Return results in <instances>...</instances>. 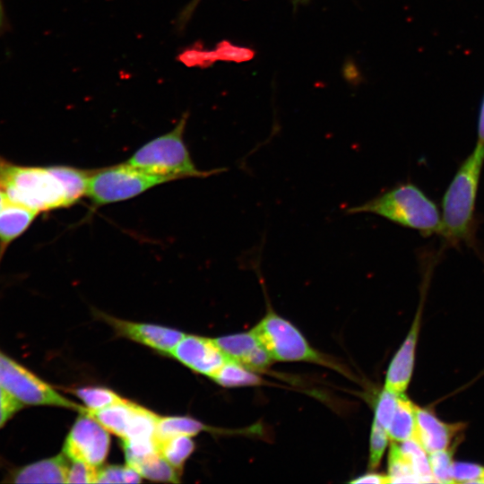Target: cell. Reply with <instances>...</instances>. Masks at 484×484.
<instances>
[{"label": "cell", "mask_w": 484, "mask_h": 484, "mask_svg": "<svg viewBox=\"0 0 484 484\" xmlns=\"http://www.w3.org/2000/svg\"><path fill=\"white\" fill-rule=\"evenodd\" d=\"M484 164V143H477L461 164L442 201L440 236L446 244H475V206Z\"/></svg>", "instance_id": "6da1fadb"}, {"label": "cell", "mask_w": 484, "mask_h": 484, "mask_svg": "<svg viewBox=\"0 0 484 484\" xmlns=\"http://www.w3.org/2000/svg\"><path fill=\"white\" fill-rule=\"evenodd\" d=\"M346 213H373L424 237L440 234L442 220L437 205L419 186L400 183L367 202L347 209Z\"/></svg>", "instance_id": "7a4b0ae2"}, {"label": "cell", "mask_w": 484, "mask_h": 484, "mask_svg": "<svg viewBox=\"0 0 484 484\" xmlns=\"http://www.w3.org/2000/svg\"><path fill=\"white\" fill-rule=\"evenodd\" d=\"M0 187L9 201L38 213L70 205L52 166H22L0 156Z\"/></svg>", "instance_id": "3957f363"}, {"label": "cell", "mask_w": 484, "mask_h": 484, "mask_svg": "<svg viewBox=\"0 0 484 484\" xmlns=\"http://www.w3.org/2000/svg\"><path fill=\"white\" fill-rule=\"evenodd\" d=\"M188 113L183 114L172 130L139 148L126 163L150 173L171 177H207L224 169L201 171L194 166L184 142Z\"/></svg>", "instance_id": "277c9868"}, {"label": "cell", "mask_w": 484, "mask_h": 484, "mask_svg": "<svg viewBox=\"0 0 484 484\" xmlns=\"http://www.w3.org/2000/svg\"><path fill=\"white\" fill-rule=\"evenodd\" d=\"M171 180V177L123 163L91 171L86 195L95 205H103L130 199Z\"/></svg>", "instance_id": "5b68a950"}, {"label": "cell", "mask_w": 484, "mask_h": 484, "mask_svg": "<svg viewBox=\"0 0 484 484\" xmlns=\"http://www.w3.org/2000/svg\"><path fill=\"white\" fill-rule=\"evenodd\" d=\"M0 385L24 406H54L88 412L1 350Z\"/></svg>", "instance_id": "8992f818"}, {"label": "cell", "mask_w": 484, "mask_h": 484, "mask_svg": "<svg viewBox=\"0 0 484 484\" xmlns=\"http://www.w3.org/2000/svg\"><path fill=\"white\" fill-rule=\"evenodd\" d=\"M272 360L324 363L323 357L308 344L289 321L270 310L252 329Z\"/></svg>", "instance_id": "52a82bcc"}, {"label": "cell", "mask_w": 484, "mask_h": 484, "mask_svg": "<svg viewBox=\"0 0 484 484\" xmlns=\"http://www.w3.org/2000/svg\"><path fill=\"white\" fill-rule=\"evenodd\" d=\"M109 446L108 431L91 415L82 413L65 440L63 454L97 468L106 460Z\"/></svg>", "instance_id": "ba28073f"}, {"label": "cell", "mask_w": 484, "mask_h": 484, "mask_svg": "<svg viewBox=\"0 0 484 484\" xmlns=\"http://www.w3.org/2000/svg\"><path fill=\"white\" fill-rule=\"evenodd\" d=\"M170 356L192 370L210 377L229 359L213 339L194 334H185Z\"/></svg>", "instance_id": "9c48e42d"}, {"label": "cell", "mask_w": 484, "mask_h": 484, "mask_svg": "<svg viewBox=\"0 0 484 484\" xmlns=\"http://www.w3.org/2000/svg\"><path fill=\"white\" fill-rule=\"evenodd\" d=\"M118 335L146 345L160 353L170 355L185 335L177 330L157 324L135 323L102 315Z\"/></svg>", "instance_id": "30bf717a"}, {"label": "cell", "mask_w": 484, "mask_h": 484, "mask_svg": "<svg viewBox=\"0 0 484 484\" xmlns=\"http://www.w3.org/2000/svg\"><path fill=\"white\" fill-rule=\"evenodd\" d=\"M463 428V423H445L428 409L415 405L413 438L427 453L452 448L450 446Z\"/></svg>", "instance_id": "8fae6325"}, {"label": "cell", "mask_w": 484, "mask_h": 484, "mask_svg": "<svg viewBox=\"0 0 484 484\" xmlns=\"http://www.w3.org/2000/svg\"><path fill=\"white\" fill-rule=\"evenodd\" d=\"M231 360L253 370L266 368L272 361L254 332L237 333L213 339Z\"/></svg>", "instance_id": "7c38bea8"}, {"label": "cell", "mask_w": 484, "mask_h": 484, "mask_svg": "<svg viewBox=\"0 0 484 484\" xmlns=\"http://www.w3.org/2000/svg\"><path fill=\"white\" fill-rule=\"evenodd\" d=\"M420 315L419 310L416 314L404 341L391 360L386 372L385 389L396 394L404 393L411 378L420 326Z\"/></svg>", "instance_id": "4fadbf2b"}, {"label": "cell", "mask_w": 484, "mask_h": 484, "mask_svg": "<svg viewBox=\"0 0 484 484\" xmlns=\"http://www.w3.org/2000/svg\"><path fill=\"white\" fill-rule=\"evenodd\" d=\"M69 459L62 453L21 466L11 471L13 483H66Z\"/></svg>", "instance_id": "5bb4252c"}, {"label": "cell", "mask_w": 484, "mask_h": 484, "mask_svg": "<svg viewBox=\"0 0 484 484\" xmlns=\"http://www.w3.org/2000/svg\"><path fill=\"white\" fill-rule=\"evenodd\" d=\"M39 213L8 200L0 210V246L6 247L22 235Z\"/></svg>", "instance_id": "9a60e30c"}, {"label": "cell", "mask_w": 484, "mask_h": 484, "mask_svg": "<svg viewBox=\"0 0 484 484\" xmlns=\"http://www.w3.org/2000/svg\"><path fill=\"white\" fill-rule=\"evenodd\" d=\"M136 405L125 399L122 402L88 414L91 415L108 432L123 439L133 419Z\"/></svg>", "instance_id": "2e32d148"}, {"label": "cell", "mask_w": 484, "mask_h": 484, "mask_svg": "<svg viewBox=\"0 0 484 484\" xmlns=\"http://www.w3.org/2000/svg\"><path fill=\"white\" fill-rule=\"evenodd\" d=\"M142 477L156 481L178 482L180 471L158 451L143 457L126 461Z\"/></svg>", "instance_id": "e0dca14e"}, {"label": "cell", "mask_w": 484, "mask_h": 484, "mask_svg": "<svg viewBox=\"0 0 484 484\" xmlns=\"http://www.w3.org/2000/svg\"><path fill=\"white\" fill-rule=\"evenodd\" d=\"M415 432V405L403 394H399L398 403L392 422L387 429L393 442H404L413 437Z\"/></svg>", "instance_id": "ac0fdd59"}, {"label": "cell", "mask_w": 484, "mask_h": 484, "mask_svg": "<svg viewBox=\"0 0 484 484\" xmlns=\"http://www.w3.org/2000/svg\"><path fill=\"white\" fill-rule=\"evenodd\" d=\"M154 440L158 452L179 471L194 449V444L188 436Z\"/></svg>", "instance_id": "d6986e66"}, {"label": "cell", "mask_w": 484, "mask_h": 484, "mask_svg": "<svg viewBox=\"0 0 484 484\" xmlns=\"http://www.w3.org/2000/svg\"><path fill=\"white\" fill-rule=\"evenodd\" d=\"M211 378L227 387L255 385L261 383V378L251 369L231 359L225 362Z\"/></svg>", "instance_id": "ffe728a7"}, {"label": "cell", "mask_w": 484, "mask_h": 484, "mask_svg": "<svg viewBox=\"0 0 484 484\" xmlns=\"http://www.w3.org/2000/svg\"><path fill=\"white\" fill-rule=\"evenodd\" d=\"M206 428L203 424L188 417H160L154 439L176 436H195Z\"/></svg>", "instance_id": "44dd1931"}, {"label": "cell", "mask_w": 484, "mask_h": 484, "mask_svg": "<svg viewBox=\"0 0 484 484\" xmlns=\"http://www.w3.org/2000/svg\"><path fill=\"white\" fill-rule=\"evenodd\" d=\"M52 167L65 186L70 205L75 203L83 195H86L88 178L91 171L68 166Z\"/></svg>", "instance_id": "7402d4cb"}, {"label": "cell", "mask_w": 484, "mask_h": 484, "mask_svg": "<svg viewBox=\"0 0 484 484\" xmlns=\"http://www.w3.org/2000/svg\"><path fill=\"white\" fill-rule=\"evenodd\" d=\"M389 483H419L411 463L402 451L398 442H393L388 456Z\"/></svg>", "instance_id": "603a6c76"}, {"label": "cell", "mask_w": 484, "mask_h": 484, "mask_svg": "<svg viewBox=\"0 0 484 484\" xmlns=\"http://www.w3.org/2000/svg\"><path fill=\"white\" fill-rule=\"evenodd\" d=\"M72 393L82 401L88 411L87 413L99 411L125 400L114 391L100 386L80 387L73 390Z\"/></svg>", "instance_id": "cb8c5ba5"}, {"label": "cell", "mask_w": 484, "mask_h": 484, "mask_svg": "<svg viewBox=\"0 0 484 484\" xmlns=\"http://www.w3.org/2000/svg\"><path fill=\"white\" fill-rule=\"evenodd\" d=\"M400 447L410 460L419 483L436 482L431 472L427 452L415 438L412 437L402 442Z\"/></svg>", "instance_id": "d4e9b609"}, {"label": "cell", "mask_w": 484, "mask_h": 484, "mask_svg": "<svg viewBox=\"0 0 484 484\" xmlns=\"http://www.w3.org/2000/svg\"><path fill=\"white\" fill-rule=\"evenodd\" d=\"M454 447L428 453V462L432 475L438 483H454L453 454Z\"/></svg>", "instance_id": "484cf974"}, {"label": "cell", "mask_w": 484, "mask_h": 484, "mask_svg": "<svg viewBox=\"0 0 484 484\" xmlns=\"http://www.w3.org/2000/svg\"><path fill=\"white\" fill-rule=\"evenodd\" d=\"M141 477L129 465H108L98 471L96 483H138Z\"/></svg>", "instance_id": "4316f807"}, {"label": "cell", "mask_w": 484, "mask_h": 484, "mask_svg": "<svg viewBox=\"0 0 484 484\" xmlns=\"http://www.w3.org/2000/svg\"><path fill=\"white\" fill-rule=\"evenodd\" d=\"M398 396L399 394L393 393L386 389H384L378 396L374 421L386 429V431L395 413Z\"/></svg>", "instance_id": "83f0119b"}, {"label": "cell", "mask_w": 484, "mask_h": 484, "mask_svg": "<svg viewBox=\"0 0 484 484\" xmlns=\"http://www.w3.org/2000/svg\"><path fill=\"white\" fill-rule=\"evenodd\" d=\"M388 440L389 436L386 429L374 421L371 428L369 444V466L372 470L380 464Z\"/></svg>", "instance_id": "f1b7e54d"}, {"label": "cell", "mask_w": 484, "mask_h": 484, "mask_svg": "<svg viewBox=\"0 0 484 484\" xmlns=\"http://www.w3.org/2000/svg\"><path fill=\"white\" fill-rule=\"evenodd\" d=\"M454 483H484V466L457 462L453 469Z\"/></svg>", "instance_id": "f546056e"}, {"label": "cell", "mask_w": 484, "mask_h": 484, "mask_svg": "<svg viewBox=\"0 0 484 484\" xmlns=\"http://www.w3.org/2000/svg\"><path fill=\"white\" fill-rule=\"evenodd\" d=\"M69 461L66 483H96L98 475L96 467L81 461Z\"/></svg>", "instance_id": "4dcf8cb0"}, {"label": "cell", "mask_w": 484, "mask_h": 484, "mask_svg": "<svg viewBox=\"0 0 484 484\" xmlns=\"http://www.w3.org/2000/svg\"><path fill=\"white\" fill-rule=\"evenodd\" d=\"M23 408L24 405L0 385V429Z\"/></svg>", "instance_id": "1f68e13d"}, {"label": "cell", "mask_w": 484, "mask_h": 484, "mask_svg": "<svg viewBox=\"0 0 484 484\" xmlns=\"http://www.w3.org/2000/svg\"><path fill=\"white\" fill-rule=\"evenodd\" d=\"M350 483L356 484H364V483H373V484H384L389 483V478L387 475L379 474V473H367L362 475L357 479H354Z\"/></svg>", "instance_id": "d6a6232c"}, {"label": "cell", "mask_w": 484, "mask_h": 484, "mask_svg": "<svg viewBox=\"0 0 484 484\" xmlns=\"http://www.w3.org/2000/svg\"><path fill=\"white\" fill-rule=\"evenodd\" d=\"M478 142L477 143H484V95L480 103L479 118H478Z\"/></svg>", "instance_id": "836d02e7"}, {"label": "cell", "mask_w": 484, "mask_h": 484, "mask_svg": "<svg viewBox=\"0 0 484 484\" xmlns=\"http://www.w3.org/2000/svg\"><path fill=\"white\" fill-rule=\"evenodd\" d=\"M201 0H192L186 7L184 9L180 15V21L181 23H183L185 21L188 20V18L192 15L194 11L195 10L197 4H199Z\"/></svg>", "instance_id": "e575fe53"}, {"label": "cell", "mask_w": 484, "mask_h": 484, "mask_svg": "<svg viewBox=\"0 0 484 484\" xmlns=\"http://www.w3.org/2000/svg\"><path fill=\"white\" fill-rule=\"evenodd\" d=\"M6 26V18L4 13V8L3 0H0V32H3L4 30V28Z\"/></svg>", "instance_id": "d590c367"}, {"label": "cell", "mask_w": 484, "mask_h": 484, "mask_svg": "<svg viewBox=\"0 0 484 484\" xmlns=\"http://www.w3.org/2000/svg\"><path fill=\"white\" fill-rule=\"evenodd\" d=\"M7 202H8L7 196L5 195L4 192L0 187V210L5 205Z\"/></svg>", "instance_id": "8d00e7d4"}, {"label": "cell", "mask_w": 484, "mask_h": 484, "mask_svg": "<svg viewBox=\"0 0 484 484\" xmlns=\"http://www.w3.org/2000/svg\"><path fill=\"white\" fill-rule=\"evenodd\" d=\"M307 0H293V3L294 4H301V3H306Z\"/></svg>", "instance_id": "74e56055"}]
</instances>
